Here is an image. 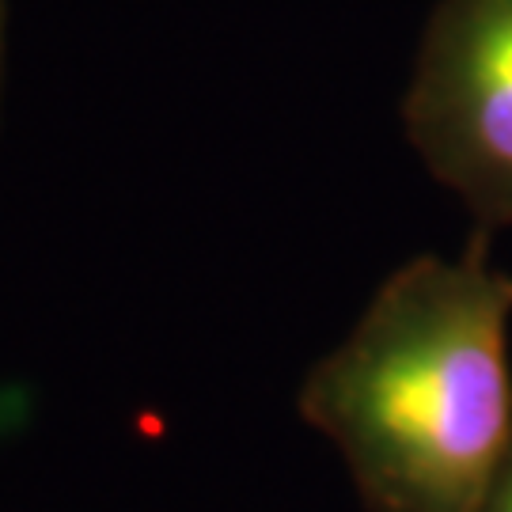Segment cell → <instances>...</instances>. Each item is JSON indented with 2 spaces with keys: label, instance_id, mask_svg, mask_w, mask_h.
<instances>
[{
  "label": "cell",
  "instance_id": "obj_3",
  "mask_svg": "<svg viewBox=\"0 0 512 512\" xmlns=\"http://www.w3.org/2000/svg\"><path fill=\"white\" fill-rule=\"evenodd\" d=\"M478 512H512V437H509L505 456H501V467H497L494 482H490V490H486L482 505H478Z\"/></svg>",
  "mask_w": 512,
  "mask_h": 512
},
{
  "label": "cell",
  "instance_id": "obj_1",
  "mask_svg": "<svg viewBox=\"0 0 512 512\" xmlns=\"http://www.w3.org/2000/svg\"><path fill=\"white\" fill-rule=\"evenodd\" d=\"M490 239L395 266L300 384V418L334 444L365 512H478L501 467L512 274Z\"/></svg>",
  "mask_w": 512,
  "mask_h": 512
},
{
  "label": "cell",
  "instance_id": "obj_4",
  "mask_svg": "<svg viewBox=\"0 0 512 512\" xmlns=\"http://www.w3.org/2000/svg\"><path fill=\"white\" fill-rule=\"evenodd\" d=\"M8 27H12V0H0V99H4V73H8Z\"/></svg>",
  "mask_w": 512,
  "mask_h": 512
},
{
  "label": "cell",
  "instance_id": "obj_2",
  "mask_svg": "<svg viewBox=\"0 0 512 512\" xmlns=\"http://www.w3.org/2000/svg\"><path fill=\"white\" fill-rule=\"evenodd\" d=\"M399 114L421 167L475 232L512 228V0L433 4Z\"/></svg>",
  "mask_w": 512,
  "mask_h": 512
}]
</instances>
